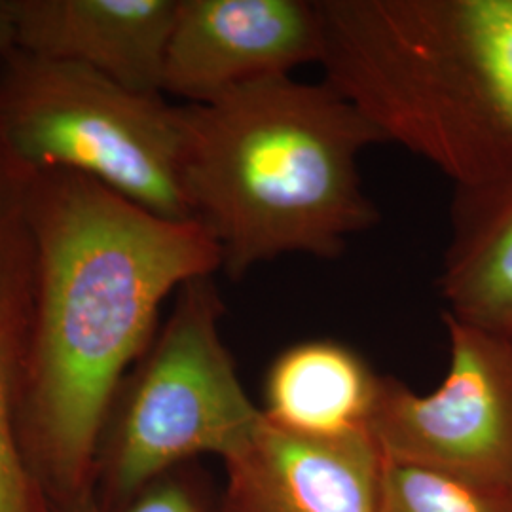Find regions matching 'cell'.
Listing matches in <instances>:
<instances>
[{"label":"cell","instance_id":"cell-1","mask_svg":"<svg viewBox=\"0 0 512 512\" xmlns=\"http://www.w3.org/2000/svg\"><path fill=\"white\" fill-rule=\"evenodd\" d=\"M35 300L21 431L57 507L93 495L112 401L165 300L220 270L196 220L160 217L73 171H35Z\"/></svg>","mask_w":512,"mask_h":512},{"label":"cell","instance_id":"cell-2","mask_svg":"<svg viewBox=\"0 0 512 512\" xmlns=\"http://www.w3.org/2000/svg\"><path fill=\"white\" fill-rule=\"evenodd\" d=\"M181 112L184 196L228 277L281 256L336 258L378 224L359 158L387 143L325 80L266 78Z\"/></svg>","mask_w":512,"mask_h":512},{"label":"cell","instance_id":"cell-3","mask_svg":"<svg viewBox=\"0 0 512 512\" xmlns=\"http://www.w3.org/2000/svg\"><path fill=\"white\" fill-rule=\"evenodd\" d=\"M325 82L454 186L512 169V0H317Z\"/></svg>","mask_w":512,"mask_h":512},{"label":"cell","instance_id":"cell-4","mask_svg":"<svg viewBox=\"0 0 512 512\" xmlns=\"http://www.w3.org/2000/svg\"><path fill=\"white\" fill-rule=\"evenodd\" d=\"M224 304L213 275L175 294L164 327L124 378L97 452L101 509H124L186 459L236 456L264 420L220 334Z\"/></svg>","mask_w":512,"mask_h":512},{"label":"cell","instance_id":"cell-5","mask_svg":"<svg viewBox=\"0 0 512 512\" xmlns=\"http://www.w3.org/2000/svg\"><path fill=\"white\" fill-rule=\"evenodd\" d=\"M0 135L33 171H73L148 211L192 220L181 107L76 63L0 55Z\"/></svg>","mask_w":512,"mask_h":512},{"label":"cell","instance_id":"cell-6","mask_svg":"<svg viewBox=\"0 0 512 512\" xmlns=\"http://www.w3.org/2000/svg\"><path fill=\"white\" fill-rule=\"evenodd\" d=\"M450 365L420 395L380 376L368 431L389 463L512 490V334L442 313Z\"/></svg>","mask_w":512,"mask_h":512},{"label":"cell","instance_id":"cell-7","mask_svg":"<svg viewBox=\"0 0 512 512\" xmlns=\"http://www.w3.org/2000/svg\"><path fill=\"white\" fill-rule=\"evenodd\" d=\"M319 57L317 0H179L164 95L200 105Z\"/></svg>","mask_w":512,"mask_h":512},{"label":"cell","instance_id":"cell-8","mask_svg":"<svg viewBox=\"0 0 512 512\" xmlns=\"http://www.w3.org/2000/svg\"><path fill=\"white\" fill-rule=\"evenodd\" d=\"M224 467V512H380L384 458L370 431L308 437L264 418Z\"/></svg>","mask_w":512,"mask_h":512},{"label":"cell","instance_id":"cell-9","mask_svg":"<svg viewBox=\"0 0 512 512\" xmlns=\"http://www.w3.org/2000/svg\"><path fill=\"white\" fill-rule=\"evenodd\" d=\"M179 0H10L16 48L164 95Z\"/></svg>","mask_w":512,"mask_h":512},{"label":"cell","instance_id":"cell-10","mask_svg":"<svg viewBox=\"0 0 512 512\" xmlns=\"http://www.w3.org/2000/svg\"><path fill=\"white\" fill-rule=\"evenodd\" d=\"M437 287L446 313L512 334V169L486 183L454 186Z\"/></svg>","mask_w":512,"mask_h":512},{"label":"cell","instance_id":"cell-11","mask_svg":"<svg viewBox=\"0 0 512 512\" xmlns=\"http://www.w3.org/2000/svg\"><path fill=\"white\" fill-rule=\"evenodd\" d=\"M380 374L336 340H304L275 357L264 382L262 414L275 427L340 437L368 431Z\"/></svg>","mask_w":512,"mask_h":512},{"label":"cell","instance_id":"cell-12","mask_svg":"<svg viewBox=\"0 0 512 512\" xmlns=\"http://www.w3.org/2000/svg\"><path fill=\"white\" fill-rule=\"evenodd\" d=\"M25 355L0 327V512H59L25 450Z\"/></svg>","mask_w":512,"mask_h":512},{"label":"cell","instance_id":"cell-13","mask_svg":"<svg viewBox=\"0 0 512 512\" xmlns=\"http://www.w3.org/2000/svg\"><path fill=\"white\" fill-rule=\"evenodd\" d=\"M380 512H512V490L384 461Z\"/></svg>","mask_w":512,"mask_h":512},{"label":"cell","instance_id":"cell-14","mask_svg":"<svg viewBox=\"0 0 512 512\" xmlns=\"http://www.w3.org/2000/svg\"><path fill=\"white\" fill-rule=\"evenodd\" d=\"M59 512H107L95 497H88L69 507H57ZM116 512H200L194 497L177 482L158 480L137 495L124 509Z\"/></svg>","mask_w":512,"mask_h":512},{"label":"cell","instance_id":"cell-15","mask_svg":"<svg viewBox=\"0 0 512 512\" xmlns=\"http://www.w3.org/2000/svg\"><path fill=\"white\" fill-rule=\"evenodd\" d=\"M16 48L14 18L10 10V0H0V55Z\"/></svg>","mask_w":512,"mask_h":512}]
</instances>
